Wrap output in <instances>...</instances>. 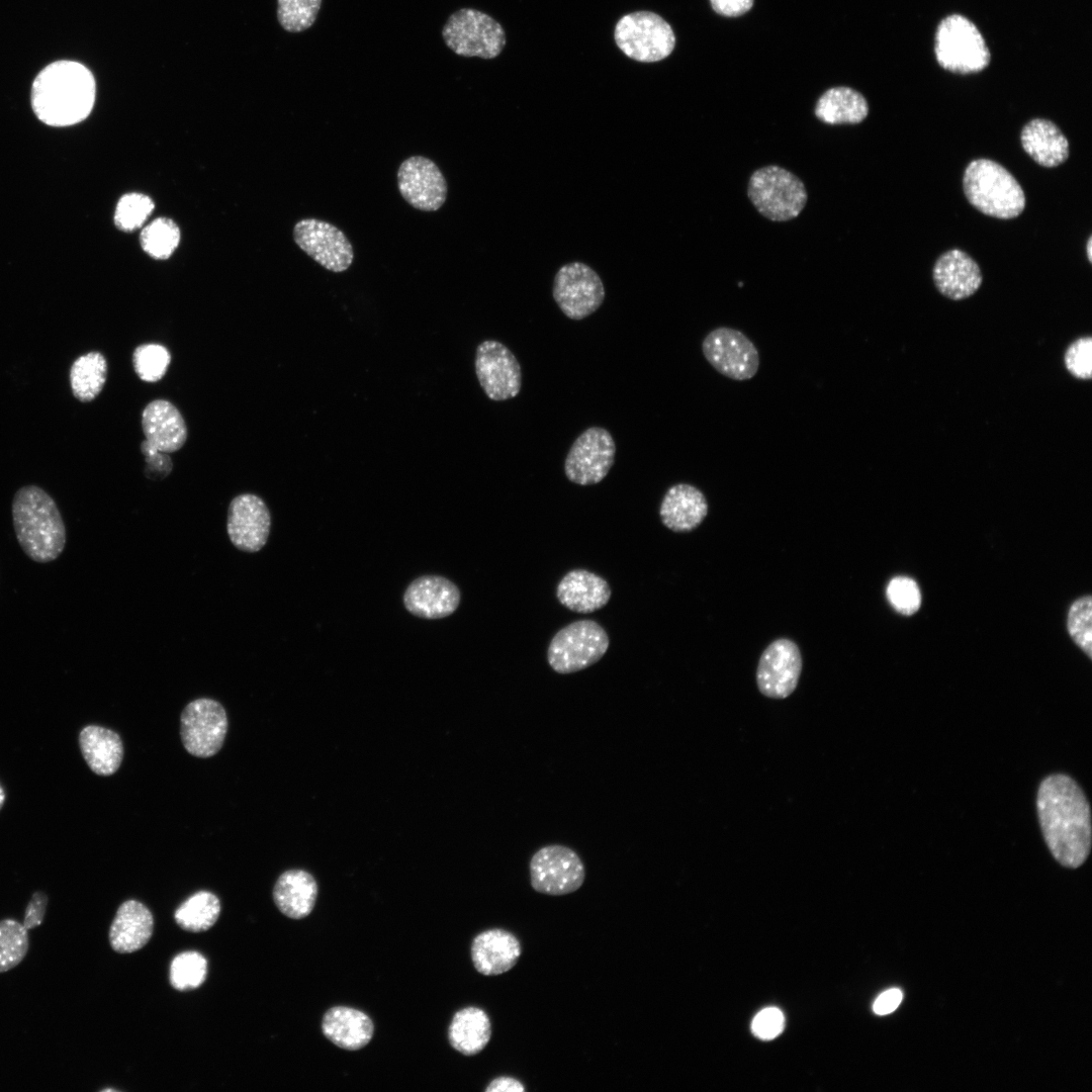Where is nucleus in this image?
<instances>
[{
    "label": "nucleus",
    "instance_id": "obj_27",
    "mask_svg": "<svg viewBox=\"0 0 1092 1092\" xmlns=\"http://www.w3.org/2000/svg\"><path fill=\"white\" fill-rule=\"evenodd\" d=\"M322 1031L335 1045L347 1051H357L372 1039L374 1024L372 1019L359 1009L334 1006L323 1016Z\"/></svg>",
    "mask_w": 1092,
    "mask_h": 1092
},
{
    "label": "nucleus",
    "instance_id": "obj_51",
    "mask_svg": "<svg viewBox=\"0 0 1092 1092\" xmlns=\"http://www.w3.org/2000/svg\"><path fill=\"white\" fill-rule=\"evenodd\" d=\"M4 801H5V792H4L3 788H2V786L0 785V809L2 808V806L4 804Z\"/></svg>",
    "mask_w": 1092,
    "mask_h": 1092
},
{
    "label": "nucleus",
    "instance_id": "obj_43",
    "mask_svg": "<svg viewBox=\"0 0 1092 1092\" xmlns=\"http://www.w3.org/2000/svg\"><path fill=\"white\" fill-rule=\"evenodd\" d=\"M887 598L891 605L903 615L915 613L920 606V592L914 580L906 576H896L887 586Z\"/></svg>",
    "mask_w": 1092,
    "mask_h": 1092
},
{
    "label": "nucleus",
    "instance_id": "obj_34",
    "mask_svg": "<svg viewBox=\"0 0 1092 1092\" xmlns=\"http://www.w3.org/2000/svg\"><path fill=\"white\" fill-rule=\"evenodd\" d=\"M219 912L218 898L211 892L198 891L177 908L174 918L182 929L200 932L213 926Z\"/></svg>",
    "mask_w": 1092,
    "mask_h": 1092
},
{
    "label": "nucleus",
    "instance_id": "obj_19",
    "mask_svg": "<svg viewBox=\"0 0 1092 1092\" xmlns=\"http://www.w3.org/2000/svg\"><path fill=\"white\" fill-rule=\"evenodd\" d=\"M271 515L265 502L254 493H241L230 503L226 531L232 544L247 553L260 551L267 543Z\"/></svg>",
    "mask_w": 1092,
    "mask_h": 1092
},
{
    "label": "nucleus",
    "instance_id": "obj_30",
    "mask_svg": "<svg viewBox=\"0 0 1092 1092\" xmlns=\"http://www.w3.org/2000/svg\"><path fill=\"white\" fill-rule=\"evenodd\" d=\"M82 755L89 768L98 776H111L121 764L123 745L119 735L97 725L85 726L79 734Z\"/></svg>",
    "mask_w": 1092,
    "mask_h": 1092
},
{
    "label": "nucleus",
    "instance_id": "obj_38",
    "mask_svg": "<svg viewBox=\"0 0 1092 1092\" xmlns=\"http://www.w3.org/2000/svg\"><path fill=\"white\" fill-rule=\"evenodd\" d=\"M322 0H277V20L288 32H302L316 20Z\"/></svg>",
    "mask_w": 1092,
    "mask_h": 1092
},
{
    "label": "nucleus",
    "instance_id": "obj_49",
    "mask_svg": "<svg viewBox=\"0 0 1092 1092\" xmlns=\"http://www.w3.org/2000/svg\"><path fill=\"white\" fill-rule=\"evenodd\" d=\"M525 1090L521 1081L510 1076L496 1077L485 1088L486 1092H524Z\"/></svg>",
    "mask_w": 1092,
    "mask_h": 1092
},
{
    "label": "nucleus",
    "instance_id": "obj_42",
    "mask_svg": "<svg viewBox=\"0 0 1092 1092\" xmlns=\"http://www.w3.org/2000/svg\"><path fill=\"white\" fill-rule=\"evenodd\" d=\"M1064 364L1075 378L1090 380L1092 376V338L1080 337L1066 349Z\"/></svg>",
    "mask_w": 1092,
    "mask_h": 1092
},
{
    "label": "nucleus",
    "instance_id": "obj_39",
    "mask_svg": "<svg viewBox=\"0 0 1092 1092\" xmlns=\"http://www.w3.org/2000/svg\"><path fill=\"white\" fill-rule=\"evenodd\" d=\"M154 207L150 196L139 192L126 193L117 201L114 223L122 232H133L145 223Z\"/></svg>",
    "mask_w": 1092,
    "mask_h": 1092
},
{
    "label": "nucleus",
    "instance_id": "obj_15",
    "mask_svg": "<svg viewBox=\"0 0 1092 1092\" xmlns=\"http://www.w3.org/2000/svg\"><path fill=\"white\" fill-rule=\"evenodd\" d=\"M616 445L611 433L602 427H590L571 445L565 461L568 480L579 485L601 482L615 462Z\"/></svg>",
    "mask_w": 1092,
    "mask_h": 1092
},
{
    "label": "nucleus",
    "instance_id": "obj_8",
    "mask_svg": "<svg viewBox=\"0 0 1092 1092\" xmlns=\"http://www.w3.org/2000/svg\"><path fill=\"white\" fill-rule=\"evenodd\" d=\"M442 37L453 53L466 58L494 59L506 46L500 23L474 8L452 13L442 28Z\"/></svg>",
    "mask_w": 1092,
    "mask_h": 1092
},
{
    "label": "nucleus",
    "instance_id": "obj_46",
    "mask_svg": "<svg viewBox=\"0 0 1092 1092\" xmlns=\"http://www.w3.org/2000/svg\"><path fill=\"white\" fill-rule=\"evenodd\" d=\"M49 898L42 891H36L28 901L23 918V925L27 930L40 925L47 911Z\"/></svg>",
    "mask_w": 1092,
    "mask_h": 1092
},
{
    "label": "nucleus",
    "instance_id": "obj_33",
    "mask_svg": "<svg viewBox=\"0 0 1092 1092\" xmlns=\"http://www.w3.org/2000/svg\"><path fill=\"white\" fill-rule=\"evenodd\" d=\"M107 376L105 357L96 351L77 358L70 370L74 396L83 402L93 400L103 389Z\"/></svg>",
    "mask_w": 1092,
    "mask_h": 1092
},
{
    "label": "nucleus",
    "instance_id": "obj_7",
    "mask_svg": "<svg viewBox=\"0 0 1092 1092\" xmlns=\"http://www.w3.org/2000/svg\"><path fill=\"white\" fill-rule=\"evenodd\" d=\"M609 644L602 625L594 620H578L555 633L547 649V661L557 673L577 672L598 662Z\"/></svg>",
    "mask_w": 1092,
    "mask_h": 1092
},
{
    "label": "nucleus",
    "instance_id": "obj_17",
    "mask_svg": "<svg viewBox=\"0 0 1092 1092\" xmlns=\"http://www.w3.org/2000/svg\"><path fill=\"white\" fill-rule=\"evenodd\" d=\"M401 197L421 211H437L445 203L448 184L437 164L424 156L403 160L396 173Z\"/></svg>",
    "mask_w": 1092,
    "mask_h": 1092
},
{
    "label": "nucleus",
    "instance_id": "obj_5",
    "mask_svg": "<svg viewBox=\"0 0 1092 1092\" xmlns=\"http://www.w3.org/2000/svg\"><path fill=\"white\" fill-rule=\"evenodd\" d=\"M747 195L756 210L771 221H788L797 217L808 199L801 179L776 165L762 167L752 173Z\"/></svg>",
    "mask_w": 1092,
    "mask_h": 1092
},
{
    "label": "nucleus",
    "instance_id": "obj_6",
    "mask_svg": "<svg viewBox=\"0 0 1092 1092\" xmlns=\"http://www.w3.org/2000/svg\"><path fill=\"white\" fill-rule=\"evenodd\" d=\"M934 54L943 69L959 74L983 71L991 60L990 51L980 30L970 19L960 14L948 15L939 22L935 33Z\"/></svg>",
    "mask_w": 1092,
    "mask_h": 1092
},
{
    "label": "nucleus",
    "instance_id": "obj_44",
    "mask_svg": "<svg viewBox=\"0 0 1092 1092\" xmlns=\"http://www.w3.org/2000/svg\"><path fill=\"white\" fill-rule=\"evenodd\" d=\"M785 1027L783 1012L777 1007H767L759 1011L751 1022V1031L762 1039L770 1040L781 1034Z\"/></svg>",
    "mask_w": 1092,
    "mask_h": 1092
},
{
    "label": "nucleus",
    "instance_id": "obj_26",
    "mask_svg": "<svg viewBox=\"0 0 1092 1092\" xmlns=\"http://www.w3.org/2000/svg\"><path fill=\"white\" fill-rule=\"evenodd\" d=\"M153 928V915L147 906L135 900H127L118 907L110 925V945L119 953L136 951L148 943Z\"/></svg>",
    "mask_w": 1092,
    "mask_h": 1092
},
{
    "label": "nucleus",
    "instance_id": "obj_18",
    "mask_svg": "<svg viewBox=\"0 0 1092 1092\" xmlns=\"http://www.w3.org/2000/svg\"><path fill=\"white\" fill-rule=\"evenodd\" d=\"M801 670L798 645L787 638L777 639L760 655L756 669L758 690L767 698H788L798 686Z\"/></svg>",
    "mask_w": 1092,
    "mask_h": 1092
},
{
    "label": "nucleus",
    "instance_id": "obj_10",
    "mask_svg": "<svg viewBox=\"0 0 1092 1092\" xmlns=\"http://www.w3.org/2000/svg\"><path fill=\"white\" fill-rule=\"evenodd\" d=\"M530 883L541 894L562 896L577 891L585 879L578 853L563 844L539 848L529 862Z\"/></svg>",
    "mask_w": 1092,
    "mask_h": 1092
},
{
    "label": "nucleus",
    "instance_id": "obj_23",
    "mask_svg": "<svg viewBox=\"0 0 1092 1092\" xmlns=\"http://www.w3.org/2000/svg\"><path fill=\"white\" fill-rule=\"evenodd\" d=\"M611 596V586L605 578L582 568L568 571L556 587L559 603L579 614H589L604 608Z\"/></svg>",
    "mask_w": 1092,
    "mask_h": 1092
},
{
    "label": "nucleus",
    "instance_id": "obj_12",
    "mask_svg": "<svg viewBox=\"0 0 1092 1092\" xmlns=\"http://www.w3.org/2000/svg\"><path fill=\"white\" fill-rule=\"evenodd\" d=\"M228 732V717L220 703L209 698L191 701L180 717V735L184 748L196 757H210L222 747Z\"/></svg>",
    "mask_w": 1092,
    "mask_h": 1092
},
{
    "label": "nucleus",
    "instance_id": "obj_32",
    "mask_svg": "<svg viewBox=\"0 0 1092 1092\" xmlns=\"http://www.w3.org/2000/svg\"><path fill=\"white\" fill-rule=\"evenodd\" d=\"M814 113L826 124H857L868 116L869 105L858 91L849 87H833L819 97Z\"/></svg>",
    "mask_w": 1092,
    "mask_h": 1092
},
{
    "label": "nucleus",
    "instance_id": "obj_4",
    "mask_svg": "<svg viewBox=\"0 0 1092 1092\" xmlns=\"http://www.w3.org/2000/svg\"><path fill=\"white\" fill-rule=\"evenodd\" d=\"M963 185L968 201L987 215L1014 218L1025 207V195L1020 184L995 161L973 160L965 170Z\"/></svg>",
    "mask_w": 1092,
    "mask_h": 1092
},
{
    "label": "nucleus",
    "instance_id": "obj_50",
    "mask_svg": "<svg viewBox=\"0 0 1092 1092\" xmlns=\"http://www.w3.org/2000/svg\"><path fill=\"white\" fill-rule=\"evenodd\" d=\"M1086 253H1087V257H1088L1089 262H1092V237H1089V239L1087 241Z\"/></svg>",
    "mask_w": 1092,
    "mask_h": 1092
},
{
    "label": "nucleus",
    "instance_id": "obj_29",
    "mask_svg": "<svg viewBox=\"0 0 1092 1092\" xmlns=\"http://www.w3.org/2000/svg\"><path fill=\"white\" fill-rule=\"evenodd\" d=\"M317 897L314 878L303 870H289L280 875L273 889L279 911L292 919H302L312 911Z\"/></svg>",
    "mask_w": 1092,
    "mask_h": 1092
},
{
    "label": "nucleus",
    "instance_id": "obj_28",
    "mask_svg": "<svg viewBox=\"0 0 1092 1092\" xmlns=\"http://www.w3.org/2000/svg\"><path fill=\"white\" fill-rule=\"evenodd\" d=\"M1020 141L1030 158L1043 167H1057L1069 157V142L1051 120L1031 119L1022 127Z\"/></svg>",
    "mask_w": 1092,
    "mask_h": 1092
},
{
    "label": "nucleus",
    "instance_id": "obj_48",
    "mask_svg": "<svg viewBox=\"0 0 1092 1092\" xmlns=\"http://www.w3.org/2000/svg\"><path fill=\"white\" fill-rule=\"evenodd\" d=\"M713 9L724 16H739L747 12L753 0H710Z\"/></svg>",
    "mask_w": 1092,
    "mask_h": 1092
},
{
    "label": "nucleus",
    "instance_id": "obj_14",
    "mask_svg": "<svg viewBox=\"0 0 1092 1092\" xmlns=\"http://www.w3.org/2000/svg\"><path fill=\"white\" fill-rule=\"evenodd\" d=\"M292 236L299 249L328 271L345 272L354 261L351 242L333 223L313 217L302 218L294 224Z\"/></svg>",
    "mask_w": 1092,
    "mask_h": 1092
},
{
    "label": "nucleus",
    "instance_id": "obj_37",
    "mask_svg": "<svg viewBox=\"0 0 1092 1092\" xmlns=\"http://www.w3.org/2000/svg\"><path fill=\"white\" fill-rule=\"evenodd\" d=\"M206 973V959L199 952L185 951L177 954L171 963L170 983L179 991L193 990L204 982Z\"/></svg>",
    "mask_w": 1092,
    "mask_h": 1092
},
{
    "label": "nucleus",
    "instance_id": "obj_45",
    "mask_svg": "<svg viewBox=\"0 0 1092 1092\" xmlns=\"http://www.w3.org/2000/svg\"><path fill=\"white\" fill-rule=\"evenodd\" d=\"M141 451L146 458V474L149 478H165L172 471V460L168 453L159 451L147 440L141 444Z\"/></svg>",
    "mask_w": 1092,
    "mask_h": 1092
},
{
    "label": "nucleus",
    "instance_id": "obj_47",
    "mask_svg": "<svg viewBox=\"0 0 1092 1092\" xmlns=\"http://www.w3.org/2000/svg\"><path fill=\"white\" fill-rule=\"evenodd\" d=\"M903 998L901 990L893 988L883 992L875 1000L873 1004V1011L878 1015H887L895 1011L900 1005Z\"/></svg>",
    "mask_w": 1092,
    "mask_h": 1092
},
{
    "label": "nucleus",
    "instance_id": "obj_40",
    "mask_svg": "<svg viewBox=\"0 0 1092 1092\" xmlns=\"http://www.w3.org/2000/svg\"><path fill=\"white\" fill-rule=\"evenodd\" d=\"M171 362L168 349L160 344H143L132 353V366L136 375L146 382L163 378Z\"/></svg>",
    "mask_w": 1092,
    "mask_h": 1092
},
{
    "label": "nucleus",
    "instance_id": "obj_31",
    "mask_svg": "<svg viewBox=\"0 0 1092 1092\" xmlns=\"http://www.w3.org/2000/svg\"><path fill=\"white\" fill-rule=\"evenodd\" d=\"M491 1037V1022L487 1013L478 1007L468 1006L458 1010L448 1027L451 1046L464 1056L480 1053Z\"/></svg>",
    "mask_w": 1092,
    "mask_h": 1092
},
{
    "label": "nucleus",
    "instance_id": "obj_22",
    "mask_svg": "<svg viewBox=\"0 0 1092 1092\" xmlns=\"http://www.w3.org/2000/svg\"><path fill=\"white\" fill-rule=\"evenodd\" d=\"M471 961L475 970L484 976H497L512 970L518 963L522 946L509 930L491 928L478 933L471 942Z\"/></svg>",
    "mask_w": 1092,
    "mask_h": 1092
},
{
    "label": "nucleus",
    "instance_id": "obj_41",
    "mask_svg": "<svg viewBox=\"0 0 1092 1092\" xmlns=\"http://www.w3.org/2000/svg\"><path fill=\"white\" fill-rule=\"evenodd\" d=\"M1068 631L1073 641L1091 658L1092 656V599L1082 597L1070 607Z\"/></svg>",
    "mask_w": 1092,
    "mask_h": 1092
},
{
    "label": "nucleus",
    "instance_id": "obj_3",
    "mask_svg": "<svg viewBox=\"0 0 1092 1092\" xmlns=\"http://www.w3.org/2000/svg\"><path fill=\"white\" fill-rule=\"evenodd\" d=\"M12 522L24 554L34 562L49 563L64 551L66 527L55 499L37 485H25L14 494Z\"/></svg>",
    "mask_w": 1092,
    "mask_h": 1092
},
{
    "label": "nucleus",
    "instance_id": "obj_9",
    "mask_svg": "<svg viewBox=\"0 0 1092 1092\" xmlns=\"http://www.w3.org/2000/svg\"><path fill=\"white\" fill-rule=\"evenodd\" d=\"M614 38L628 58L641 63L659 62L668 57L675 46L669 23L651 11L622 16L615 26Z\"/></svg>",
    "mask_w": 1092,
    "mask_h": 1092
},
{
    "label": "nucleus",
    "instance_id": "obj_25",
    "mask_svg": "<svg viewBox=\"0 0 1092 1092\" xmlns=\"http://www.w3.org/2000/svg\"><path fill=\"white\" fill-rule=\"evenodd\" d=\"M142 428L145 440L162 452H176L187 440L183 416L166 399H155L146 405L142 414Z\"/></svg>",
    "mask_w": 1092,
    "mask_h": 1092
},
{
    "label": "nucleus",
    "instance_id": "obj_24",
    "mask_svg": "<svg viewBox=\"0 0 1092 1092\" xmlns=\"http://www.w3.org/2000/svg\"><path fill=\"white\" fill-rule=\"evenodd\" d=\"M708 510V502L702 490L689 483H677L666 490L659 507V517L667 529L686 533L701 525Z\"/></svg>",
    "mask_w": 1092,
    "mask_h": 1092
},
{
    "label": "nucleus",
    "instance_id": "obj_21",
    "mask_svg": "<svg viewBox=\"0 0 1092 1092\" xmlns=\"http://www.w3.org/2000/svg\"><path fill=\"white\" fill-rule=\"evenodd\" d=\"M932 279L937 290L951 300L972 296L981 287L983 275L979 265L966 252L952 249L936 260Z\"/></svg>",
    "mask_w": 1092,
    "mask_h": 1092
},
{
    "label": "nucleus",
    "instance_id": "obj_13",
    "mask_svg": "<svg viewBox=\"0 0 1092 1092\" xmlns=\"http://www.w3.org/2000/svg\"><path fill=\"white\" fill-rule=\"evenodd\" d=\"M552 294L561 311L578 321L599 309L605 299V287L593 268L581 262H571L557 271Z\"/></svg>",
    "mask_w": 1092,
    "mask_h": 1092
},
{
    "label": "nucleus",
    "instance_id": "obj_11",
    "mask_svg": "<svg viewBox=\"0 0 1092 1092\" xmlns=\"http://www.w3.org/2000/svg\"><path fill=\"white\" fill-rule=\"evenodd\" d=\"M702 352L717 372L732 380L751 379L760 364L753 342L741 331L730 327H718L709 332L702 342Z\"/></svg>",
    "mask_w": 1092,
    "mask_h": 1092
},
{
    "label": "nucleus",
    "instance_id": "obj_36",
    "mask_svg": "<svg viewBox=\"0 0 1092 1092\" xmlns=\"http://www.w3.org/2000/svg\"><path fill=\"white\" fill-rule=\"evenodd\" d=\"M28 947V932L23 923L12 918L0 920V973L18 966Z\"/></svg>",
    "mask_w": 1092,
    "mask_h": 1092
},
{
    "label": "nucleus",
    "instance_id": "obj_20",
    "mask_svg": "<svg viewBox=\"0 0 1092 1092\" xmlns=\"http://www.w3.org/2000/svg\"><path fill=\"white\" fill-rule=\"evenodd\" d=\"M461 594L450 579L439 575H424L413 580L403 595L405 609L424 619H441L458 608Z\"/></svg>",
    "mask_w": 1092,
    "mask_h": 1092
},
{
    "label": "nucleus",
    "instance_id": "obj_2",
    "mask_svg": "<svg viewBox=\"0 0 1092 1092\" xmlns=\"http://www.w3.org/2000/svg\"><path fill=\"white\" fill-rule=\"evenodd\" d=\"M95 93V79L85 66L73 61H58L47 66L34 79L32 107L43 123L69 126L89 115Z\"/></svg>",
    "mask_w": 1092,
    "mask_h": 1092
},
{
    "label": "nucleus",
    "instance_id": "obj_35",
    "mask_svg": "<svg viewBox=\"0 0 1092 1092\" xmlns=\"http://www.w3.org/2000/svg\"><path fill=\"white\" fill-rule=\"evenodd\" d=\"M180 238V229L171 218L158 217L144 226L140 243L150 257L164 260L174 253Z\"/></svg>",
    "mask_w": 1092,
    "mask_h": 1092
},
{
    "label": "nucleus",
    "instance_id": "obj_1",
    "mask_svg": "<svg viewBox=\"0 0 1092 1092\" xmlns=\"http://www.w3.org/2000/svg\"><path fill=\"white\" fill-rule=\"evenodd\" d=\"M1036 808L1053 856L1066 868L1080 867L1091 848L1090 807L1082 789L1067 775H1051L1039 785Z\"/></svg>",
    "mask_w": 1092,
    "mask_h": 1092
},
{
    "label": "nucleus",
    "instance_id": "obj_16",
    "mask_svg": "<svg viewBox=\"0 0 1092 1092\" xmlns=\"http://www.w3.org/2000/svg\"><path fill=\"white\" fill-rule=\"evenodd\" d=\"M477 380L486 396L494 401L514 398L522 387V369L514 353L495 340L481 342L475 351Z\"/></svg>",
    "mask_w": 1092,
    "mask_h": 1092
}]
</instances>
